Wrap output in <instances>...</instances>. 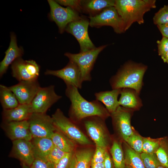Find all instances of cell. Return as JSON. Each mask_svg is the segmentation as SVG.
Segmentation results:
<instances>
[{"label":"cell","mask_w":168,"mask_h":168,"mask_svg":"<svg viewBox=\"0 0 168 168\" xmlns=\"http://www.w3.org/2000/svg\"><path fill=\"white\" fill-rule=\"evenodd\" d=\"M65 94L71 102L69 114L72 120L80 121L93 116L104 119L110 115L100 101L96 100H87L81 95L78 88L74 86H66Z\"/></svg>","instance_id":"1"},{"label":"cell","mask_w":168,"mask_h":168,"mask_svg":"<svg viewBox=\"0 0 168 168\" xmlns=\"http://www.w3.org/2000/svg\"><path fill=\"white\" fill-rule=\"evenodd\" d=\"M147 66L143 64L128 61L110 80L112 89L130 88L140 94L143 85V79Z\"/></svg>","instance_id":"2"},{"label":"cell","mask_w":168,"mask_h":168,"mask_svg":"<svg viewBox=\"0 0 168 168\" xmlns=\"http://www.w3.org/2000/svg\"><path fill=\"white\" fill-rule=\"evenodd\" d=\"M155 0H115L114 7L123 19L126 31L135 22H144L143 16L156 7Z\"/></svg>","instance_id":"3"},{"label":"cell","mask_w":168,"mask_h":168,"mask_svg":"<svg viewBox=\"0 0 168 168\" xmlns=\"http://www.w3.org/2000/svg\"><path fill=\"white\" fill-rule=\"evenodd\" d=\"M56 130L61 133L75 143L82 145L92 143L84 134L72 122L66 117L59 109L52 115Z\"/></svg>","instance_id":"4"},{"label":"cell","mask_w":168,"mask_h":168,"mask_svg":"<svg viewBox=\"0 0 168 168\" xmlns=\"http://www.w3.org/2000/svg\"><path fill=\"white\" fill-rule=\"evenodd\" d=\"M103 45L85 52L77 54L66 53L64 55L69 61L76 63L79 67L83 82L90 81L91 80V72L99 53L106 46Z\"/></svg>","instance_id":"5"},{"label":"cell","mask_w":168,"mask_h":168,"mask_svg":"<svg viewBox=\"0 0 168 168\" xmlns=\"http://www.w3.org/2000/svg\"><path fill=\"white\" fill-rule=\"evenodd\" d=\"M88 18L89 26L91 27L110 26L117 34H121L126 31L124 22L114 7L106 8L98 14L89 16Z\"/></svg>","instance_id":"6"},{"label":"cell","mask_w":168,"mask_h":168,"mask_svg":"<svg viewBox=\"0 0 168 168\" xmlns=\"http://www.w3.org/2000/svg\"><path fill=\"white\" fill-rule=\"evenodd\" d=\"M27 120L33 138H51L56 130L52 117L46 113H32Z\"/></svg>","instance_id":"7"},{"label":"cell","mask_w":168,"mask_h":168,"mask_svg":"<svg viewBox=\"0 0 168 168\" xmlns=\"http://www.w3.org/2000/svg\"><path fill=\"white\" fill-rule=\"evenodd\" d=\"M89 20L83 16L68 24L65 31L73 35L80 46V52H86L96 48L89 37L88 29Z\"/></svg>","instance_id":"8"},{"label":"cell","mask_w":168,"mask_h":168,"mask_svg":"<svg viewBox=\"0 0 168 168\" xmlns=\"http://www.w3.org/2000/svg\"><path fill=\"white\" fill-rule=\"evenodd\" d=\"M48 1L50 7V18L57 25L61 34L65 31L68 24L82 17L78 12L69 7H63L55 1L49 0Z\"/></svg>","instance_id":"9"},{"label":"cell","mask_w":168,"mask_h":168,"mask_svg":"<svg viewBox=\"0 0 168 168\" xmlns=\"http://www.w3.org/2000/svg\"><path fill=\"white\" fill-rule=\"evenodd\" d=\"M84 119V124L87 132L96 146L107 149L110 139L102 120L104 119L93 116Z\"/></svg>","instance_id":"10"},{"label":"cell","mask_w":168,"mask_h":168,"mask_svg":"<svg viewBox=\"0 0 168 168\" xmlns=\"http://www.w3.org/2000/svg\"><path fill=\"white\" fill-rule=\"evenodd\" d=\"M12 76L19 82L37 80L40 66L33 60H24L20 58L11 65Z\"/></svg>","instance_id":"11"},{"label":"cell","mask_w":168,"mask_h":168,"mask_svg":"<svg viewBox=\"0 0 168 168\" xmlns=\"http://www.w3.org/2000/svg\"><path fill=\"white\" fill-rule=\"evenodd\" d=\"M54 86L40 87L30 104L32 113H45L62 96L55 92Z\"/></svg>","instance_id":"12"},{"label":"cell","mask_w":168,"mask_h":168,"mask_svg":"<svg viewBox=\"0 0 168 168\" xmlns=\"http://www.w3.org/2000/svg\"><path fill=\"white\" fill-rule=\"evenodd\" d=\"M133 112L120 106L115 111L110 114L113 124L123 141L126 142L135 131L131 124Z\"/></svg>","instance_id":"13"},{"label":"cell","mask_w":168,"mask_h":168,"mask_svg":"<svg viewBox=\"0 0 168 168\" xmlns=\"http://www.w3.org/2000/svg\"><path fill=\"white\" fill-rule=\"evenodd\" d=\"M44 74L60 78L63 80L66 86H73L80 89L82 87V82L79 68L73 62L69 61L64 68L60 70H47Z\"/></svg>","instance_id":"14"},{"label":"cell","mask_w":168,"mask_h":168,"mask_svg":"<svg viewBox=\"0 0 168 168\" xmlns=\"http://www.w3.org/2000/svg\"><path fill=\"white\" fill-rule=\"evenodd\" d=\"M40 87L37 80L20 81L9 87L21 104H30Z\"/></svg>","instance_id":"15"},{"label":"cell","mask_w":168,"mask_h":168,"mask_svg":"<svg viewBox=\"0 0 168 168\" xmlns=\"http://www.w3.org/2000/svg\"><path fill=\"white\" fill-rule=\"evenodd\" d=\"M3 127L7 136L12 141H30L33 138L28 120L3 122Z\"/></svg>","instance_id":"16"},{"label":"cell","mask_w":168,"mask_h":168,"mask_svg":"<svg viewBox=\"0 0 168 168\" xmlns=\"http://www.w3.org/2000/svg\"><path fill=\"white\" fill-rule=\"evenodd\" d=\"M11 156L18 159L21 163L30 166L35 159L30 141L18 140L12 141Z\"/></svg>","instance_id":"17"},{"label":"cell","mask_w":168,"mask_h":168,"mask_svg":"<svg viewBox=\"0 0 168 168\" xmlns=\"http://www.w3.org/2000/svg\"><path fill=\"white\" fill-rule=\"evenodd\" d=\"M11 40L9 45L5 52V56L0 63V77L1 78L5 74L9 66L16 59L21 58L24 54L21 47H18L16 35L14 33L11 34Z\"/></svg>","instance_id":"18"},{"label":"cell","mask_w":168,"mask_h":168,"mask_svg":"<svg viewBox=\"0 0 168 168\" xmlns=\"http://www.w3.org/2000/svg\"><path fill=\"white\" fill-rule=\"evenodd\" d=\"M119 100L120 106L133 111L139 110L142 105L139 94L135 90L130 88H122Z\"/></svg>","instance_id":"19"},{"label":"cell","mask_w":168,"mask_h":168,"mask_svg":"<svg viewBox=\"0 0 168 168\" xmlns=\"http://www.w3.org/2000/svg\"><path fill=\"white\" fill-rule=\"evenodd\" d=\"M32 113L30 104L19 105L10 109L3 110L2 113L3 122L27 120Z\"/></svg>","instance_id":"20"},{"label":"cell","mask_w":168,"mask_h":168,"mask_svg":"<svg viewBox=\"0 0 168 168\" xmlns=\"http://www.w3.org/2000/svg\"><path fill=\"white\" fill-rule=\"evenodd\" d=\"M122 89H112L111 91H101L95 94L96 100L102 102L110 113L115 111L120 106L118 98Z\"/></svg>","instance_id":"21"},{"label":"cell","mask_w":168,"mask_h":168,"mask_svg":"<svg viewBox=\"0 0 168 168\" xmlns=\"http://www.w3.org/2000/svg\"><path fill=\"white\" fill-rule=\"evenodd\" d=\"M115 0H81L82 13L95 16L101 12L105 8L114 7Z\"/></svg>","instance_id":"22"},{"label":"cell","mask_w":168,"mask_h":168,"mask_svg":"<svg viewBox=\"0 0 168 168\" xmlns=\"http://www.w3.org/2000/svg\"><path fill=\"white\" fill-rule=\"evenodd\" d=\"M30 142L35 158H40L46 161L48 155L54 146L51 139L46 138H33Z\"/></svg>","instance_id":"23"},{"label":"cell","mask_w":168,"mask_h":168,"mask_svg":"<svg viewBox=\"0 0 168 168\" xmlns=\"http://www.w3.org/2000/svg\"><path fill=\"white\" fill-rule=\"evenodd\" d=\"M123 147L124 152L126 166L130 168H145L140 156L123 141Z\"/></svg>","instance_id":"24"},{"label":"cell","mask_w":168,"mask_h":168,"mask_svg":"<svg viewBox=\"0 0 168 168\" xmlns=\"http://www.w3.org/2000/svg\"><path fill=\"white\" fill-rule=\"evenodd\" d=\"M54 146L67 153L75 152L76 143L60 132L56 130L51 138Z\"/></svg>","instance_id":"25"},{"label":"cell","mask_w":168,"mask_h":168,"mask_svg":"<svg viewBox=\"0 0 168 168\" xmlns=\"http://www.w3.org/2000/svg\"><path fill=\"white\" fill-rule=\"evenodd\" d=\"M0 100L3 110L15 108L19 105V102L14 93L5 85H0Z\"/></svg>","instance_id":"26"},{"label":"cell","mask_w":168,"mask_h":168,"mask_svg":"<svg viewBox=\"0 0 168 168\" xmlns=\"http://www.w3.org/2000/svg\"><path fill=\"white\" fill-rule=\"evenodd\" d=\"M94 153L93 150L90 148L81 149L75 151L74 168H91Z\"/></svg>","instance_id":"27"},{"label":"cell","mask_w":168,"mask_h":168,"mask_svg":"<svg viewBox=\"0 0 168 168\" xmlns=\"http://www.w3.org/2000/svg\"><path fill=\"white\" fill-rule=\"evenodd\" d=\"M114 168H124L126 166L124 152L121 142L113 141L110 149Z\"/></svg>","instance_id":"28"},{"label":"cell","mask_w":168,"mask_h":168,"mask_svg":"<svg viewBox=\"0 0 168 168\" xmlns=\"http://www.w3.org/2000/svg\"><path fill=\"white\" fill-rule=\"evenodd\" d=\"M161 166L168 168V137L161 138L159 146L155 153Z\"/></svg>","instance_id":"29"},{"label":"cell","mask_w":168,"mask_h":168,"mask_svg":"<svg viewBox=\"0 0 168 168\" xmlns=\"http://www.w3.org/2000/svg\"><path fill=\"white\" fill-rule=\"evenodd\" d=\"M161 138H153L150 137H143L142 152L147 153H155L158 149Z\"/></svg>","instance_id":"30"},{"label":"cell","mask_w":168,"mask_h":168,"mask_svg":"<svg viewBox=\"0 0 168 168\" xmlns=\"http://www.w3.org/2000/svg\"><path fill=\"white\" fill-rule=\"evenodd\" d=\"M143 140V137L134 131L126 142L134 151L140 154L142 152Z\"/></svg>","instance_id":"31"},{"label":"cell","mask_w":168,"mask_h":168,"mask_svg":"<svg viewBox=\"0 0 168 168\" xmlns=\"http://www.w3.org/2000/svg\"><path fill=\"white\" fill-rule=\"evenodd\" d=\"M140 156L145 168H156L161 165L155 153L142 152Z\"/></svg>","instance_id":"32"},{"label":"cell","mask_w":168,"mask_h":168,"mask_svg":"<svg viewBox=\"0 0 168 168\" xmlns=\"http://www.w3.org/2000/svg\"><path fill=\"white\" fill-rule=\"evenodd\" d=\"M154 23L157 25L168 24V5H164L154 15Z\"/></svg>","instance_id":"33"},{"label":"cell","mask_w":168,"mask_h":168,"mask_svg":"<svg viewBox=\"0 0 168 168\" xmlns=\"http://www.w3.org/2000/svg\"><path fill=\"white\" fill-rule=\"evenodd\" d=\"M67 153L54 146L48 155L46 161L54 166Z\"/></svg>","instance_id":"34"},{"label":"cell","mask_w":168,"mask_h":168,"mask_svg":"<svg viewBox=\"0 0 168 168\" xmlns=\"http://www.w3.org/2000/svg\"><path fill=\"white\" fill-rule=\"evenodd\" d=\"M74 152L67 153L54 166V168H72L75 162Z\"/></svg>","instance_id":"35"},{"label":"cell","mask_w":168,"mask_h":168,"mask_svg":"<svg viewBox=\"0 0 168 168\" xmlns=\"http://www.w3.org/2000/svg\"><path fill=\"white\" fill-rule=\"evenodd\" d=\"M107 149L96 146L91 162V165L96 163H103Z\"/></svg>","instance_id":"36"},{"label":"cell","mask_w":168,"mask_h":168,"mask_svg":"<svg viewBox=\"0 0 168 168\" xmlns=\"http://www.w3.org/2000/svg\"><path fill=\"white\" fill-rule=\"evenodd\" d=\"M55 1L59 4L69 7L79 13H82L81 0H58Z\"/></svg>","instance_id":"37"},{"label":"cell","mask_w":168,"mask_h":168,"mask_svg":"<svg viewBox=\"0 0 168 168\" xmlns=\"http://www.w3.org/2000/svg\"><path fill=\"white\" fill-rule=\"evenodd\" d=\"M158 55L163 58L168 51V38L162 36L161 40L157 41Z\"/></svg>","instance_id":"38"},{"label":"cell","mask_w":168,"mask_h":168,"mask_svg":"<svg viewBox=\"0 0 168 168\" xmlns=\"http://www.w3.org/2000/svg\"><path fill=\"white\" fill-rule=\"evenodd\" d=\"M30 168H54V166L49 162L40 158H35L30 166Z\"/></svg>","instance_id":"39"},{"label":"cell","mask_w":168,"mask_h":168,"mask_svg":"<svg viewBox=\"0 0 168 168\" xmlns=\"http://www.w3.org/2000/svg\"><path fill=\"white\" fill-rule=\"evenodd\" d=\"M103 163L105 168H114L112 159L107 150L105 153Z\"/></svg>","instance_id":"40"},{"label":"cell","mask_w":168,"mask_h":168,"mask_svg":"<svg viewBox=\"0 0 168 168\" xmlns=\"http://www.w3.org/2000/svg\"><path fill=\"white\" fill-rule=\"evenodd\" d=\"M162 36L168 38V24L157 26Z\"/></svg>","instance_id":"41"},{"label":"cell","mask_w":168,"mask_h":168,"mask_svg":"<svg viewBox=\"0 0 168 168\" xmlns=\"http://www.w3.org/2000/svg\"><path fill=\"white\" fill-rule=\"evenodd\" d=\"M91 168H105V167L103 162L91 164Z\"/></svg>","instance_id":"42"},{"label":"cell","mask_w":168,"mask_h":168,"mask_svg":"<svg viewBox=\"0 0 168 168\" xmlns=\"http://www.w3.org/2000/svg\"><path fill=\"white\" fill-rule=\"evenodd\" d=\"M161 58L164 62L168 64V51Z\"/></svg>","instance_id":"43"},{"label":"cell","mask_w":168,"mask_h":168,"mask_svg":"<svg viewBox=\"0 0 168 168\" xmlns=\"http://www.w3.org/2000/svg\"><path fill=\"white\" fill-rule=\"evenodd\" d=\"M22 168H30V166L24 164H21Z\"/></svg>","instance_id":"44"},{"label":"cell","mask_w":168,"mask_h":168,"mask_svg":"<svg viewBox=\"0 0 168 168\" xmlns=\"http://www.w3.org/2000/svg\"><path fill=\"white\" fill-rule=\"evenodd\" d=\"M156 168H167L165 167H164L163 166H162L161 165H160L158 166Z\"/></svg>","instance_id":"45"},{"label":"cell","mask_w":168,"mask_h":168,"mask_svg":"<svg viewBox=\"0 0 168 168\" xmlns=\"http://www.w3.org/2000/svg\"><path fill=\"white\" fill-rule=\"evenodd\" d=\"M75 162H74L73 165L72 167V168H74V165H75Z\"/></svg>","instance_id":"46"},{"label":"cell","mask_w":168,"mask_h":168,"mask_svg":"<svg viewBox=\"0 0 168 168\" xmlns=\"http://www.w3.org/2000/svg\"><path fill=\"white\" fill-rule=\"evenodd\" d=\"M124 168H130L129 167H128V166H125V167Z\"/></svg>","instance_id":"47"}]
</instances>
